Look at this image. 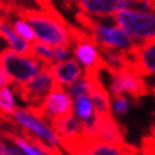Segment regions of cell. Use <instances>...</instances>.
<instances>
[{
    "label": "cell",
    "instance_id": "6da1fadb",
    "mask_svg": "<svg viewBox=\"0 0 155 155\" xmlns=\"http://www.w3.org/2000/svg\"><path fill=\"white\" fill-rule=\"evenodd\" d=\"M23 17L33 27L37 41L50 44L51 47L70 46L73 43V28L54 12L27 10Z\"/></svg>",
    "mask_w": 155,
    "mask_h": 155
},
{
    "label": "cell",
    "instance_id": "7a4b0ae2",
    "mask_svg": "<svg viewBox=\"0 0 155 155\" xmlns=\"http://www.w3.org/2000/svg\"><path fill=\"white\" fill-rule=\"evenodd\" d=\"M14 122L23 128L27 140L41 147L50 155H61V142L50 122L41 118L30 108H16L12 115Z\"/></svg>",
    "mask_w": 155,
    "mask_h": 155
},
{
    "label": "cell",
    "instance_id": "3957f363",
    "mask_svg": "<svg viewBox=\"0 0 155 155\" xmlns=\"http://www.w3.org/2000/svg\"><path fill=\"white\" fill-rule=\"evenodd\" d=\"M103 17H91L87 14H80L81 23L88 30V34L94 40L98 47L117 50V51H131L135 48L138 43L130 37L115 21L105 23Z\"/></svg>",
    "mask_w": 155,
    "mask_h": 155
},
{
    "label": "cell",
    "instance_id": "277c9868",
    "mask_svg": "<svg viewBox=\"0 0 155 155\" xmlns=\"http://www.w3.org/2000/svg\"><path fill=\"white\" fill-rule=\"evenodd\" d=\"M113 19L138 44L155 41V12L124 9L118 10Z\"/></svg>",
    "mask_w": 155,
    "mask_h": 155
},
{
    "label": "cell",
    "instance_id": "5b68a950",
    "mask_svg": "<svg viewBox=\"0 0 155 155\" xmlns=\"http://www.w3.org/2000/svg\"><path fill=\"white\" fill-rule=\"evenodd\" d=\"M0 60L10 81L16 85H24L44 67H47L36 57L30 54H19L10 48L0 53Z\"/></svg>",
    "mask_w": 155,
    "mask_h": 155
},
{
    "label": "cell",
    "instance_id": "8992f818",
    "mask_svg": "<svg viewBox=\"0 0 155 155\" xmlns=\"http://www.w3.org/2000/svg\"><path fill=\"white\" fill-rule=\"evenodd\" d=\"M57 81L54 78L50 68L44 67L38 74H36L31 80L24 85H17L19 94L26 101L31 111H38L41 108L44 100L47 98L50 93L57 87Z\"/></svg>",
    "mask_w": 155,
    "mask_h": 155
},
{
    "label": "cell",
    "instance_id": "52a82bcc",
    "mask_svg": "<svg viewBox=\"0 0 155 155\" xmlns=\"http://www.w3.org/2000/svg\"><path fill=\"white\" fill-rule=\"evenodd\" d=\"M108 81V93L111 97L115 95H127L134 100H140L150 93V85L147 84L145 77L140 75L132 70L110 71Z\"/></svg>",
    "mask_w": 155,
    "mask_h": 155
},
{
    "label": "cell",
    "instance_id": "ba28073f",
    "mask_svg": "<svg viewBox=\"0 0 155 155\" xmlns=\"http://www.w3.org/2000/svg\"><path fill=\"white\" fill-rule=\"evenodd\" d=\"M73 41L74 58L83 66L85 71H101L105 68L98 44L91 38L90 34L73 30Z\"/></svg>",
    "mask_w": 155,
    "mask_h": 155
},
{
    "label": "cell",
    "instance_id": "9c48e42d",
    "mask_svg": "<svg viewBox=\"0 0 155 155\" xmlns=\"http://www.w3.org/2000/svg\"><path fill=\"white\" fill-rule=\"evenodd\" d=\"M73 107H74V100L71 98L68 91L63 85L58 84L44 100L41 108L34 113H37L41 118L51 124L53 121L73 113Z\"/></svg>",
    "mask_w": 155,
    "mask_h": 155
},
{
    "label": "cell",
    "instance_id": "30bf717a",
    "mask_svg": "<svg viewBox=\"0 0 155 155\" xmlns=\"http://www.w3.org/2000/svg\"><path fill=\"white\" fill-rule=\"evenodd\" d=\"M93 137L95 142H111V144L124 142V132L120 124L113 117V114L104 117H95Z\"/></svg>",
    "mask_w": 155,
    "mask_h": 155
},
{
    "label": "cell",
    "instance_id": "8fae6325",
    "mask_svg": "<svg viewBox=\"0 0 155 155\" xmlns=\"http://www.w3.org/2000/svg\"><path fill=\"white\" fill-rule=\"evenodd\" d=\"M131 54L135 73L142 77L155 75V41L137 44Z\"/></svg>",
    "mask_w": 155,
    "mask_h": 155
},
{
    "label": "cell",
    "instance_id": "7c38bea8",
    "mask_svg": "<svg viewBox=\"0 0 155 155\" xmlns=\"http://www.w3.org/2000/svg\"><path fill=\"white\" fill-rule=\"evenodd\" d=\"M48 68L54 75L57 84L63 87L70 85L71 83L77 81L85 74V70L75 58H68L61 63H53L48 66Z\"/></svg>",
    "mask_w": 155,
    "mask_h": 155
},
{
    "label": "cell",
    "instance_id": "4fadbf2b",
    "mask_svg": "<svg viewBox=\"0 0 155 155\" xmlns=\"http://www.w3.org/2000/svg\"><path fill=\"white\" fill-rule=\"evenodd\" d=\"M81 12L91 17H113L118 12L117 0H77Z\"/></svg>",
    "mask_w": 155,
    "mask_h": 155
},
{
    "label": "cell",
    "instance_id": "5bb4252c",
    "mask_svg": "<svg viewBox=\"0 0 155 155\" xmlns=\"http://www.w3.org/2000/svg\"><path fill=\"white\" fill-rule=\"evenodd\" d=\"M0 36L5 38L9 48L19 54H30L31 51V43L26 41L23 37L14 31L13 26L5 19H0Z\"/></svg>",
    "mask_w": 155,
    "mask_h": 155
},
{
    "label": "cell",
    "instance_id": "9a60e30c",
    "mask_svg": "<svg viewBox=\"0 0 155 155\" xmlns=\"http://www.w3.org/2000/svg\"><path fill=\"white\" fill-rule=\"evenodd\" d=\"M73 113L75 114V117L80 118L81 121L87 125V128L91 131V134L94 132L95 110H94V105H93V101L90 98V95H81V97L74 98Z\"/></svg>",
    "mask_w": 155,
    "mask_h": 155
},
{
    "label": "cell",
    "instance_id": "2e32d148",
    "mask_svg": "<svg viewBox=\"0 0 155 155\" xmlns=\"http://www.w3.org/2000/svg\"><path fill=\"white\" fill-rule=\"evenodd\" d=\"M91 155H137V148L122 144H111V142H93L88 148Z\"/></svg>",
    "mask_w": 155,
    "mask_h": 155
},
{
    "label": "cell",
    "instance_id": "e0dca14e",
    "mask_svg": "<svg viewBox=\"0 0 155 155\" xmlns=\"http://www.w3.org/2000/svg\"><path fill=\"white\" fill-rule=\"evenodd\" d=\"M53 48L50 44H46V43L41 41H36L31 43V51H30V56L36 57L37 60H40L43 64L46 66H50L53 64Z\"/></svg>",
    "mask_w": 155,
    "mask_h": 155
},
{
    "label": "cell",
    "instance_id": "ac0fdd59",
    "mask_svg": "<svg viewBox=\"0 0 155 155\" xmlns=\"http://www.w3.org/2000/svg\"><path fill=\"white\" fill-rule=\"evenodd\" d=\"M12 140H13L14 145L17 147L24 155H50L48 152H46V151L43 150L41 147H38L37 144L31 142L26 137L14 135V137H12Z\"/></svg>",
    "mask_w": 155,
    "mask_h": 155
},
{
    "label": "cell",
    "instance_id": "d6986e66",
    "mask_svg": "<svg viewBox=\"0 0 155 155\" xmlns=\"http://www.w3.org/2000/svg\"><path fill=\"white\" fill-rule=\"evenodd\" d=\"M66 90L68 91V94L71 95V98L74 100L77 97L81 95H90V80L87 75H83L81 78H78L77 81L71 83L70 85H67Z\"/></svg>",
    "mask_w": 155,
    "mask_h": 155
},
{
    "label": "cell",
    "instance_id": "ffe728a7",
    "mask_svg": "<svg viewBox=\"0 0 155 155\" xmlns=\"http://www.w3.org/2000/svg\"><path fill=\"white\" fill-rule=\"evenodd\" d=\"M13 28H14V31L19 34L20 37H23L26 41H28V43L36 41V36H34L33 27L30 26V23H28L24 17H20V19L14 20L13 21Z\"/></svg>",
    "mask_w": 155,
    "mask_h": 155
},
{
    "label": "cell",
    "instance_id": "44dd1931",
    "mask_svg": "<svg viewBox=\"0 0 155 155\" xmlns=\"http://www.w3.org/2000/svg\"><path fill=\"white\" fill-rule=\"evenodd\" d=\"M131 100L127 95H115L111 98V111L115 115H125L130 111Z\"/></svg>",
    "mask_w": 155,
    "mask_h": 155
},
{
    "label": "cell",
    "instance_id": "7402d4cb",
    "mask_svg": "<svg viewBox=\"0 0 155 155\" xmlns=\"http://www.w3.org/2000/svg\"><path fill=\"white\" fill-rule=\"evenodd\" d=\"M70 46H57L53 48V63H61L71 58Z\"/></svg>",
    "mask_w": 155,
    "mask_h": 155
},
{
    "label": "cell",
    "instance_id": "603a6c76",
    "mask_svg": "<svg viewBox=\"0 0 155 155\" xmlns=\"http://www.w3.org/2000/svg\"><path fill=\"white\" fill-rule=\"evenodd\" d=\"M0 101L16 107V100H14L13 91L9 87H0Z\"/></svg>",
    "mask_w": 155,
    "mask_h": 155
},
{
    "label": "cell",
    "instance_id": "cb8c5ba5",
    "mask_svg": "<svg viewBox=\"0 0 155 155\" xmlns=\"http://www.w3.org/2000/svg\"><path fill=\"white\" fill-rule=\"evenodd\" d=\"M12 83L9 78V75L6 74L5 68H3V64H2V60H0V87H9V84Z\"/></svg>",
    "mask_w": 155,
    "mask_h": 155
},
{
    "label": "cell",
    "instance_id": "d4e9b609",
    "mask_svg": "<svg viewBox=\"0 0 155 155\" xmlns=\"http://www.w3.org/2000/svg\"><path fill=\"white\" fill-rule=\"evenodd\" d=\"M3 155H23V152H21L16 145H5Z\"/></svg>",
    "mask_w": 155,
    "mask_h": 155
},
{
    "label": "cell",
    "instance_id": "484cf974",
    "mask_svg": "<svg viewBox=\"0 0 155 155\" xmlns=\"http://www.w3.org/2000/svg\"><path fill=\"white\" fill-rule=\"evenodd\" d=\"M3 151H5V144L0 142V155H3Z\"/></svg>",
    "mask_w": 155,
    "mask_h": 155
},
{
    "label": "cell",
    "instance_id": "4316f807",
    "mask_svg": "<svg viewBox=\"0 0 155 155\" xmlns=\"http://www.w3.org/2000/svg\"><path fill=\"white\" fill-rule=\"evenodd\" d=\"M74 155H91L88 152V151H84V152H77V154H74Z\"/></svg>",
    "mask_w": 155,
    "mask_h": 155
},
{
    "label": "cell",
    "instance_id": "83f0119b",
    "mask_svg": "<svg viewBox=\"0 0 155 155\" xmlns=\"http://www.w3.org/2000/svg\"><path fill=\"white\" fill-rule=\"evenodd\" d=\"M151 91H154V93H155V85H154V87H151Z\"/></svg>",
    "mask_w": 155,
    "mask_h": 155
}]
</instances>
